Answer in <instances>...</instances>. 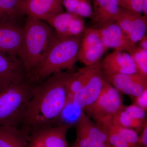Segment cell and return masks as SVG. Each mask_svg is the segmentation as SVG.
I'll return each mask as SVG.
<instances>
[{
    "label": "cell",
    "mask_w": 147,
    "mask_h": 147,
    "mask_svg": "<svg viewBox=\"0 0 147 147\" xmlns=\"http://www.w3.org/2000/svg\"><path fill=\"white\" fill-rule=\"evenodd\" d=\"M74 71H62L35 85L25 111L21 128L28 134L57 125L67 100L65 82Z\"/></svg>",
    "instance_id": "6da1fadb"
},
{
    "label": "cell",
    "mask_w": 147,
    "mask_h": 147,
    "mask_svg": "<svg viewBox=\"0 0 147 147\" xmlns=\"http://www.w3.org/2000/svg\"><path fill=\"white\" fill-rule=\"evenodd\" d=\"M58 38L55 30L46 22L27 16L18 56L27 74L32 77Z\"/></svg>",
    "instance_id": "7a4b0ae2"
},
{
    "label": "cell",
    "mask_w": 147,
    "mask_h": 147,
    "mask_svg": "<svg viewBox=\"0 0 147 147\" xmlns=\"http://www.w3.org/2000/svg\"><path fill=\"white\" fill-rule=\"evenodd\" d=\"M35 86L25 79L0 90V125L21 127Z\"/></svg>",
    "instance_id": "3957f363"
},
{
    "label": "cell",
    "mask_w": 147,
    "mask_h": 147,
    "mask_svg": "<svg viewBox=\"0 0 147 147\" xmlns=\"http://www.w3.org/2000/svg\"><path fill=\"white\" fill-rule=\"evenodd\" d=\"M83 36L82 34L67 38H58L32 79L39 81L55 74L72 69L78 61V53Z\"/></svg>",
    "instance_id": "277c9868"
},
{
    "label": "cell",
    "mask_w": 147,
    "mask_h": 147,
    "mask_svg": "<svg viewBox=\"0 0 147 147\" xmlns=\"http://www.w3.org/2000/svg\"><path fill=\"white\" fill-rule=\"evenodd\" d=\"M84 68L85 74L84 86L67 100L83 110L97 99L106 81L100 62L85 66Z\"/></svg>",
    "instance_id": "5b68a950"
},
{
    "label": "cell",
    "mask_w": 147,
    "mask_h": 147,
    "mask_svg": "<svg viewBox=\"0 0 147 147\" xmlns=\"http://www.w3.org/2000/svg\"><path fill=\"white\" fill-rule=\"evenodd\" d=\"M119 92L106 80L97 99L84 110L96 122L113 116L124 106Z\"/></svg>",
    "instance_id": "8992f818"
},
{
    "label": "cell",
    "mask_w": 147,
    "mask_h": 147,
    "mask_svg": "<svg viewBox=\"0 0 147 147\" xmlns=\"http://www.w3.org/2000/svg\"><path fill=\"white\" fill-rule=\"evenodd\" d=\"M107 50L97 29L91 27L86 29L83 34L78 53V61L85 66L100 61Z\"/></svg>",
    "instance_id": "52a82bcc"
},
{
    "label": "cell",
    "mask_w": 147,
    "mask_h": 147,
    "mask_svg": "<svg viewBox=\"0 0 147 147\" xmlns=\"http://www.w3.org/2000/svg\"><path fill=\"white\" fill-rule=\"evenodd\" d=\"M70 127L58 125L32 131L28 147H68L67 133Z\"/></svg>",
    "instance_id": "ba28073f"
},
{
    "label": "cell",
    "mask_w": 147,
    "mask_h": 147,
    "mask_svg": "<svg viewBox=\"0 0 147 147\" xmlns=\"http://www.w3.org/2000/svg\"><path fill=\"white\" fill-rule=\"evenodd\" d=\"M45 22L53 28L60 38L82 35L86 29L84 18L67 11L53 16Z\"/></svg>",
    "instance_id": "9c48e42d"
},
{
    "label": "cell",
    "mask_w": 147,
    "mask_h": 147,
    "mask_svg": "<svg viewBox=\"0 0 147 147\" xmlns=\"http://www.w3.org/2000/svg\"><path fill=\"white\" fill-rule=\"evenodd\" d=\"M115 23L134 45L146 35L147 17L141 13L122 8Z\"/></svg>",
    "instance_id": "30bf717a"
},
{
    "label": "cell",
    "mask_w": 147,
    "mask_h": 147,
    "mask_svg": "<svg viewBox=\"0 0 147 147\" xmlns=\"http://www.w3.org/2000/svg\"><path fill=\"white\" fill-rule=\"evenodd\" d=\"M104 75L106 80L119 92L133 97L147 89V77L139 73Z\"/></svg>",
    "instance_id": "8fae6325"
},
{
    "label": "cell",
    "mask_w": 147,
    "mask_h": 147,
    "mask_svg": "<svg viewBox=\"0 0 147 147\" xmlns=\"http://www.w3.org/2000/svg\"><path fill=\"white\" fill-rule=\"evenodd\" d=\"M24 15L46 21L64 12L61 0H22Z\"/></svg>",
    "instance_id": "7c38bea8"
},
{
    "label": "cell",
    "mask_w": 147,
    "mask_h": 147,
    "mask_svg": "<svg viewBox=\"0 0 147 147\" xmlns=\"http://www.w3.org/2000/svg\"><path fill=\"white\" fill-rule=\"evenodd\" d=\"M93 15L91 20L96 29L101 28L115 23L122 8L120 0H91Z\"/></svg>",
    "instance_id": "4fadbf2b"
},
{
    "label": "cell",
    "mask_w": 147,
    "mask_h": 147,
    "mask_svg": "<svg viewBox=\"0 0 147 147\" xmlns=\"http://www.w3.org/2000/svg\"><path fill=\"white\" fill-rule=\"evenodd\" d=\"M26 74L18 56L0 52V88L24 81Z\"/></svg>",
    "instance_id": "5bb4252c"
},
{
    "label": "cell",
    "mask_w": 147,
    "mask_h": 147,
    "mask_svg": "<svg viewBox=\"0 0 147 147\" xmlns=\"http://www.w3.org/2000/svg\"><path fill=\"white\" fill-rule=\"evenodd\" d=\"M24 28L16 22L0 24V52L18 56L23 39Z\"/></svg>",
    "instance_id": "9a60e30c"
},
{
    "label": "cell",
    "mask_w": 147,
    "mask_h": 147,
    "mask_svg": "<svg viewBox=\"0 0 147 147\" xmlns=\"http://www.w3.org/2000/svg\"><path fill=\"white\" fill-rule=\"evenodd\" d=\"M101 63L104 75L137 73L131 55L124 51L115 50L106 56Z\"/></svg>",
    "instance_id": "2e32d148"
},
{
    "label": "cell",
    "mask_w": 147,
    "mask_h": 147,
    "mask_svg": "<svg viewBox=\"0 0 147 147\" xmlns=\"http://www.w3.org/2000/svg\"><path fill=\"white\" fill-rule=\"evenodd\" d=\"M104 46L108 50L113 48L115 50L130 53L136 45L130 41L123 30L116 23L97 29Z\"/></svg>",
    "instance_id": "e0dca14e"
},
{
    "label": "cell",
    "mask_w": 147,
    "mask_h": 147,
    "mask_svg": "<svg viewBox=\"0 0 147 147\" xmlns=\"http://www.w3.org/2000/svg\"><path fill=\"white\" fill-rule=\"evenodd\" d=\"M29 137L21 127L0 125V147H28Z\"/></svg>",
    "instance_id": "ac0fdd59"
},
{
    "label": "cell",
    "mask_w": 147,
    "mask_h": 147,
    "mask_svg": "<svg viewBox=\"0 0 147 147\" xmlns=\"http://www.w3.org/2000/svg\"><path fill=\"white\" fill-rule=\"evenodd\" d=\"M75 125L76 135L86 136L109 144L108 137L105 131L84 113Z\"/></svg>",
    "instance_id": "d6986e66"
},
{
    "label": "cell",
    "mask_w": 147,
    "mask_h": 147,
    "mask_svg": "<svg viewBox=\"0 0 147 147\" xmlns=\"http://www.w3.org/2000/svg\"><path fill=\"white\" fill-rule=\"evenodd\" d=\"M96 123L103 131L110 130L115 132L129 144L140 147L139 144L138 133L133 129L118 125L113 121V116H108L100 119L96 121Z\"/></svg>",
    "instance_id": "ffe728a7"
},
{
    "label": "cell",
    "mask_w": 147,
    "mask_h": 147,
    "mask_svg": "<svg viewBox=\"0 0 147 147\" xmlns=\"http://www.w3.org/2000/svg\"><path fill=\"white\" fill-rule=\"evenodd\" d=\"M22 0H0V24L17 22L24 14Z\"/></svg>",
    "instance_id": "44dd1931"
},
{
    "label": "cell",
    "mask_w": 147,
    "mask_h": 147,
    "mask_svg": "<svg viewBox=\"0 0 147 147\" xmlns=\"http://www.w3.org/2000/svg\"><path fill=\"white\" fill-rule=\"evenodd\" d=\"M67 11L82 18L91 19L93 15L91 0H61Z\"/></svg>",
    "instance_id": "7402d4cb"
},
{
    "label": "cell",
    "mask_w": 147,
    "mask_h": 147,
    "mask_svg": "<svg viewBox=\"0 0 147 147\" xmlns=\"http://www.w3.org/2000/svg\"><path fill=\"white\" fill-rule=\"evenodd\" d=\"M83 110L67 100L60 114L57 125H66L70 127L76 125L81 117Z\"/></svg>",
    "instance_id": "603a6c76"
},
{
    "label": "cell",
    "mask_w": 147,
    "mask_h": 147,
    "mask_svg": "<svg viewBox=\"0 0 147 147\" xmlns=\"http://www.w3.org/2000/svg\"><path fill=\"white\" fill-rule=\"evenodd\" d=\"M115 123L123 127L130 129L136 131L137 133L142 131L146 121L134 118L123 110H120L113 116Z\"/></svg>",
    "instance_id": "cb8c5ba5"
},
{
    "label": "cell",
    "mask_w": 147,
    "mask_h": 147,
    "mask_svg": "<svg viewBox=\"0 0 147 147\" xmlns=\"http://www.w3.org/2000/svg\"><path fill=\"white\" fill-rule=\"evenodd\" d=\"M85 81V74L84 67L80 69L78 71H74L65 82L67 99L82 88Z\"/></svg>",
    "instance_id": "d4e9b609"
},
{
    "label": "cell",
    "mask_w": 147,
    "mask_h": 147,
    "mask_svg": "<svg viewBox=\"0 0 147 147\" xmlns=\"http://www.w3.org/2000/svg\"><path fill=\"white\" fill-rule=\"evenodd\" d=\"M129 54L136 65L137 73L147 77V50L136 45Z\"/></svg>",
    "instance_id": "484cf974"
},
{
    "label": "cell",
    "mask_w": 147,
    "mask_h": 147,
    "mask_svg": "<svg viewBox=\"0 0 147 147\" xmlns=\"http://www.w3.org/2000/svg\"><path fill=\"white\" fill-rule=\"evenodd\" d=\"M72 147H111L107 143L90 137L76 135V139Z\"/></svg>",
    "instance_id": "4316f807"
},
{
    "label": "cell",
    "mask_w": 147,
    "mask_h": 147,
    "mask_svg": "<svg viewBox=\"0 0 147 147\" xmlns=\"http://www.w3.org/2000/svg\"><path fill=\"white\" fill-rule=\"evenodd\" d=\"M145 1L146 0H120V5L125 9L142 14Z\"/></svg>",
    "instance_id": "83f0119b"
},
{
    "label": "cell",
    "mask_w": 147,
    "mask_h": 147,
    "mask_svg": "<svg viewBox=\"0 0 147 147\" xmlns=\"http://www.w3.org/2000/svg\"><path fill=\"white\" fill-rule=\"evenodd\" d=\"M123 110L134 118L142 121H145L146 119V111L136 104H133L129 106H124Z\"/></svg>",
    "instance_id": "f1b7e54d"
},
{
    "label": "cell",
    "mask_w": 147,
    "mask_h": 147,
    "mask_svg": "<svg viewBox=\"0 0 147 147\" xmlns=\"http://www.w3.org/2000/svg\"><path fill=\"white\" fill-rule=\"evenodd\" d=\"M134 104H136L142 109L147 111V89L141 94L134 97Z\"/></svg>",
    "instance_id": "f546056e"
},
{
    "label": "cell",
    "mask_w": 147,
    "mask_h": 147,
    "mask_svg": "<svg viewBox=\"0 0 147 147\" xmlns=\"http://www.w3.org/2000/svg\"><path fill=\"white\" fill-rule=\"evenodd\" d=\"M139 144L140 147H147V121L145 122L142 133L139 136Z\"/></svg>",
    "instance_id": "4dcf8cb0"
},
{
    "label": "cell",
    "mask_w": 147,
    "mask_h": 147,
    "mask_svg": "<svg viewBox=\"0 0 147 147\" xmlns=\"http://www.w3.org/2000/svg\"><path fill=\"white\" fill-rule=\"evenodd\" d=\"M138 43H139V47L144 50H147V36L145 35L139 40Z\"/></svg>",
    "instance_id": "1f68e13d"
},
{
    "label": "cell",
    "mask_w": 147,
    "mask_h": 147,
    "mask_svg": "<svg viewBox=\"0 0 147 147\" xmlns=\"http://www.w3.org/2000/svg\"><path fill=\"white\" fill-rule=\"evenodd\" d=\"M2 88H0V90H1V89Z\"/></svg>",
    "instance_id": "d6a6232c"
}]
</instances>
